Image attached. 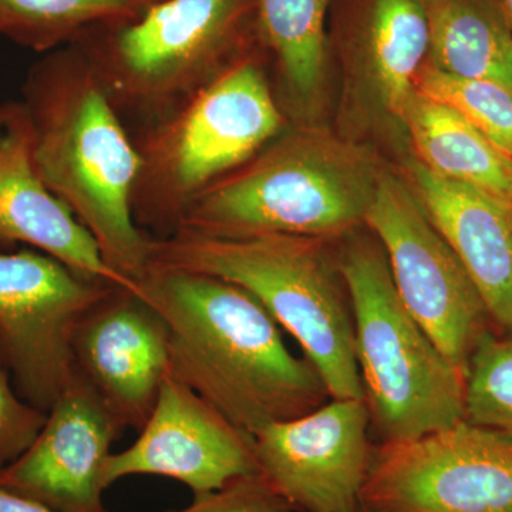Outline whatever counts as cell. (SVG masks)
<instances>
[{
  "instance_id": "cell-1",
  "label": "cell",
  "mask_w": 512,
  "mask_h": 512,
  "mask_svg": "<svg viewBox=\"0 0 512 512\" xmlns=\"http://www.w3.org/2000/svg\"><path fill=\"white\" fill-rule=\"evenodd\" d=\"M137 285L167 326L168 376L252 440L332 399L315 366L293 355L281 326L241 286L158 265Z\"/></svg>"
},
{
  "instance_id": "cell-2",
  "label": "cell",
  "mask_w": 512,
  "mask_h": 512,
  "mask_svg": "<svg viewBox=\"0 0 512 512\" xmlns=\"http://www.w3.org/2000/svg\"><path fill=\"white\" fill-rule=\"evenodd\" d=\"M28 101L40 180L92 234L106 264L138 284L153 242L134 217L143 160L92 59L64 55L43 63Z\"/></svg>"
},
{
  "instance_id": "cell-3",
  "label": "cell",
  "mask_w": 512,
  "mask_h": 512,
  "mask_svg": "<svg viewBox=\"0 0 512 512\" xmlns=\"http://www.w3.org/2000/svg\"><path fill=\"white\" fill-rule=\"evenodd\" d=\"M382 174L369 150L329 131H282L195 198L175 229L221 238L345 237L365 221Z\"/></svg>"
},
{
  "instance_id": "cell-4",
  "label": "cell",
  "mask_w": 512,
  "mask_h": 512,
  "mask_svg": "<svg viewBox=\"0 0 512 512\" xmlns=\"http://www.w3.org/2000/svg\"><path fill=\"white\" fill-rule=\"evenodd\" d=\"M325 242L279 234L221 238L178 228L153 238L150 265L241 286L299 343L332 399H363L348 289Z\"/></svg>"
},
{
  "instance_id": "cell-5",
  "label": "cell",
  "mask_w": 512,
  "mask_h": 512,
  "mask_svg": "<svg viewBox=\"0 0 512 512\" xmlns=\"http://www.w3.org/2000/svg\"><path fill=\"white\" fill-rule=\"evenodd\" d=\"M338 268L352 306L357 366L377 444L420 439L464 420L466 376L407 311L379 241L349 242Z\"/></svg>"
},
{
  "instance_id": "cell-6",
  "label": "cell",
  "mask_w": 512,
  "mask_h": 512,
  "mask_svg": "<svg viewBox=\"0 0 512 512\" xmlns=\"http://www.w3.org/2000/svg\"><path fill=\"white\" fill-rule=\"evenodd\" d=\"M284 127L264 70L252 57H239L154 121L137 143L143 160L134 194L138 227L171 234L195 198L247 164Z\"/></svg>"
},
{
  "instance_id": "cell-7",
  "label": "cell",
  "mask_w": 512,
  "mask_h": 512,
  "mask_svg": "<svg viewBox=\"0 0 512 512\" xmlns=\"http://www.w3.org/2000/svg\"><path fill=\"white\" fill-rule=\"evenodd\" d=\"M255 0H158L92 57L117 110L160 120L231 62ZM238 60V59H237Z\"/></svg>"
},
{
  "instance_id": "cell-8",
  "label": "cell",
  "mask_w": 512,
  "mask_h": 512,
  "mask_svg": "<svg viewBox=\"0 0 512 512\" xmlns=\"http://www.w3.org/2000/svg\"><path fill=\"white\" fill-rule=\"evenodd\" d=\"M363 224L382 245L407 311L466 376L491 318L476 285L430 221L416 192L383 171Z\"/></svg>"
},
{
  "instance_id": "cell-9",
  "label": "cell",
  "mask_w": 512,
  "mask_h": 512,
  "mask_svg": "<svg viewBox=\"0 0 512 512\" xmlns=\"http://www.w3.org/2000/svg\"><path fill=\"white\" fill-rule=\"evenodd\" d=\"M360 512H512V436L461 420L377 444Z\"/></svg>"
},
{
  "instance_id": "cell-10",
  "label": "cell",
  "mask_w": 512,
  "mask_h": 512,
  "mask_svg": "<svg viewBox=\"0 0 512 512\" xmlns=\"http://www.w3.org/2000/svg\"><path fill=\"white\" fill-rule=\"evenodd\" d=\"M113 288L40 252L0 254V362L22 399L52 409L76 376L77 326Z\"/></svg>"
},
{
  "instance_id": "cell-11",
  "label": "cell",
  "mask_w": 512,
  "mask_h": 512,
  "mask_svg": "<svg viewBox=\"0 0 512 512\" xmlns=\"http://www.w3.org/2000/svg\"><path fill=\"white\" fill-rule=\"evenodd\" d=\"M375 448L365 399H330L254 437L258 473L299 512H360Z\"/></svg>"
},
{
  "instance_id": "cell-12",
  "label": "cell",
  "mask_w": 512,
  "mask_h": 512,
  "mask_svg": "<svg viewBox=\"0 0 512 512\" xmlns=\"http://www.w3.org/2000/svg\"><path fill=\"white\" fill-rule=\"evenodd\" d=\"M143 474L183 483L194 497L215 493L237 478L259 474L254 440L190 387L167 376L138 439L111 454L104 484L109 488Z\"/></svg>"
},
{
  "instance_id": "cell-13",
  "label": "cell",
  "mask_w": 512,
  "mask_h": 512,
  "mask_svg": "<svg viewBox=\"0 0 512 512\" xmlns=\"http://www.w3.org/2000/svg\"><path fill=\"white\" fill-rule=\"evenodd\" d=\"M121 430L76 370L32 446L0 467V487L56 512H109L104 471Z\"/></svg>"
},
{
  "instance_id": "cell-14",
  "label": "cell",
  "mask_w": 512,
  "mask_h": 512,
  "mask_svg": "<svg viewBox=\"0 0 512 512\" xmlns=\"http://www.w3.org/2000/svg\"><path fill=\"white\" fill-rule=\"evenodd\" d=\"M76 370L121 429L141 430L168 376V330L136 293L113 288L77 326Z\"/></svg>"
},
{
  "instance_id": "cell-15",
  "label": "cell",
  "mask_w": 512,
  "mask_h": 512,
  "mask_svg": "<svg viewBox=\"0 0 512 512\" xmlns=\"http://www.w3.org/2000/svg\"><path fill=\"white\" fill-rule=\"evenodd\" d=\"M13 242L45 252L89 281L137 295L136 282L106 264L92 234L37 175L25 107L0 111V244Z\"/></svg>"
},
{
  "instance_id": "cell-16",
  "label": "cell",
  "mask_w": 512,
  "mask_h": 512,
  "mask_svg": "<svg viewBox=\"0 0 512 512\" xmlns=\"http://www.w3.org/2000/svg\"><path fill=\"white\" fill-rule=\"evenodd\" d=\"M406 171L430 221L460 259L491 323L512 335V204L410 160Z\"/></svg>"
},
{
  "instance_id": "cell-17",
  "label": "cell",
  "mask_w": 512,
  "mask_h": 512,
  "mask_svg": "<svg viewBox=\"0 0 512 512\" xmlns=\"http://www.w3.org/2000/svg\"><path fill=\"white\" fill-rule=\"evenodd\" d=\"M402 124L417 158L431 173L512 204V158L458 111L417 90L404 109Z\"/></svg>"
},
{
  "instance_id": "cell-18",
  "label": "cell",
  "mask_w": 512,
  "mask_h": 512,
  "mask_svg": "<svg viewBox=\"0 0 512 512\" xmlns=\"http://www.w3.org/2000/svg\"><path fill=\"white\" fill-rule=\"evenodd\" d=\"M430 66L512 94V30L500 0H423Z\"/></svg>"
},
{
  "instance_id": "cell-19",
  "label": "cell",
  "mask_w": 512,
  "mask_h": 512,
  "mask_svg": "<svg viewBox=\"0 0 512 512\" xmlns=\"http://www.w3.org/2000/svg\"><path fill=\"white\" fill-rule=\"evenodd\" d=\"M429 52V13L423 0H373L363 25V64L377 103L399 123L417 92Z\"/></svg>"
},
{
  "instance_id": "cell-20",
  "label": "cell",
  "mask_w": 512,
  "mask_h": 512,
  "mask_svg": "<svg viewBox=\"0 0 512 512\" xmlns=\"http://www.w3.org/2000/svg\"><path fill=\"white\" fill-rule=\"evenodd\" d=\"M255 2L259 32L275 53L289 96L308 106L325 76V19L332 0Z\"/></svg>"
},
{
  "instance_id": "cell-21",
  "label": "cell",
  "mask_w": 512,
  "mask_h": 512,
  "mask_svg": "<svg viewBox=\"0 0 512 512\" xmlns=\"http://www.w3.org/2000/svg\"><path fill=\"white\" fill-rule=\"evenodd\" d=\"M158 0H0V33L46 50L96 25L121 26Z\"/></svg>"
},
{
  "instance_id": "cell-22",
  "label": "cell",
  "mask_w": 512,
  "mask_h": 512,
  "mask_svg": "<svg viewBox=\"0 0 512 512\" xmlns=\"http://www.w3.org/2000/svg\"><path fill=\"white\" fill-rule=\"evenodd\" d=\"M417 90L458 111L494 147L512 158V94L480 80L461 79L424 64Z\"/></svg>"
},
{
  "instance_id": "cell-23",
  "label": "cell",
  "mask_w": 512,
  "mask_h": 512,
  "mask_svg": "<svg viewBox=\"0 0 512 512\" xmlns=\"http://www.w3.org/2000/svg\"><path fill=\"white\" fill-rule=\"evenodd\" d=\"M464 420L512 436V335L488 330L466 372Z\"/></svg>"
},
{
  "instance_id": "cell-24",
  "label": "cell",
  "mask_w": 512,
  "mask_h": 512,
  "mask_svg": "<svg viewBox=\"0 0 512 512\" xmlns=\"http://www.w3.org/2000/svg\"><path fill=\"white\" fill-rule=\"evenodd\" d=\"M47 413L20 399L0 362V467L22 456L39 436Z\"/></svg>"
},
{
  "instance_id": "cell-25",
  "label": "cell",
  "mask_w": 512,
  "mask_h": 512,
  "mask_svg": "<svg viewBox=\"0 0 512 512\" xmlns=\"http://www.w3.org/2000/svg\"><path fill=\"white\" fill-rule=\"evenodd\" d=\"M168 512H295L261 474L237 478L215 493L194 497L188 507Z\"/></svg>"
},
{
  "instance_id": "cell-26",
  "label": "cell",
  "mask_w": 512,
  "mask_h": 512,
  "mask_svg": "<svg viewBox=\"0 0 512 512\" xmlns=\"http://www.w3.org/2000/svg\"><path fill=\"white\" fill-rule=\"evenodd\" d=\"M0 512H56L46 505L0 487Z\"/></svg>"
},
{
  "instance_id": "cell-27",
  "label": "cell",
  "mask_w": 512,
  "mask_h": 512,
  "mask_svg": "<svg viewBox=\"0 0 512 512\" xmlns=\"http://www.w3.org/2000/svg\"><path fill=\"white\" fill-rule=\"evenodd\" d=\"M501 8H503V12L505 15V19H507L508 25L512 30V0H500Z\"/></svg>"
}]
</instances>
